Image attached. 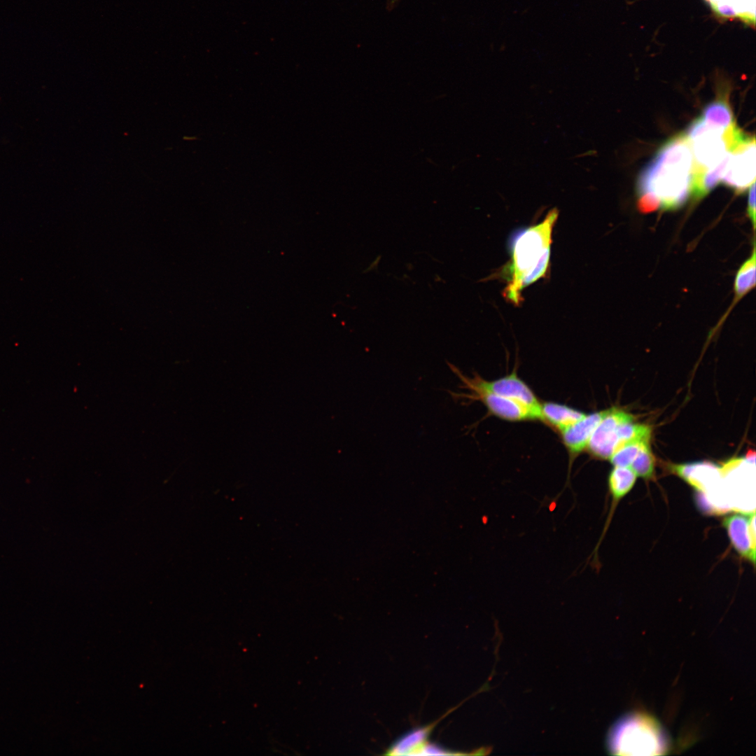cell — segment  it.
Returning <instances> with one entry per match:
<instances>
[{
  "label": "cell",
  "mask_w": 756,
  "mask_h": 756,
  "mask_svg": "<svg viewBox=\"0 0 756 756\" xmlns=\"http://www.w3.org/2000/svg\"><path fill=\"white\" fill-rule=\"evenodd\" d=\"M654 458L650 444H646L640 449L630 468L637 477L649 479L654 477Z\"/></svg>",
  "instance_id": "19"
},
{
  "label": "cell",
  "mask_w": 756,
  "mask_h": 756,
  "mask_svg": "<svg viewBox=\"0 0 756 756\" xmlns=\"http://www.w3.org/2000/svg\"><path fill=\"white\" fill-rule=\"evenodd\" d=\"M729 540L735 550L743 558L755 564V514H734L723 520Z\"/></svg>",
  "instance_id": "9"
},
{
  "label": "cell",
  "mask_w": 756,
  "mask_h": 756,
  "mask_svg": "<svg viewBox=\"0 0 756 756\" xmlns=\"http://www.w3.org/2000/svg\"><path fill=\"white\" fill-rule=\"evenodd\" d=\"M693 156L685 134L666 141L640 172L638 196H654L663 210L682 206L691 196Z\"/></svg>",
  "instance_id": "1"
},
{
  "label": "cell",
  "mask_w": 756,
  "mask_h": 756,
  "mask_svg": "<svg viewBox=\"0 0 756 756\" xmlns=\"http://www.w3.org/2000/svg\"><path fill=\"white\" fill-rule=\"evenodd\" d=\"M608 741L610 750L617 755H659L666 748L658 724L640 714L618 722L612 729Z\"/></svg>",
  "instance_id": "3"
},
{
  "label": "cell",
  "mask_w": 756,
  "mask_h": 756,
  "mask_svg": "<svg viewBox=\"0 0 756 756\" xmlns=\"http://www.w3.org/2000/svg\"><path fill=\"white\" fill-rule=\"evenodd\" d=\"M558 214L552 209L541 223L524 230L514 240L511 260L503 269L507 279L503 297L509 302L519 305L523 289L548 274L552 229Z\"/></svg>",
  "instance_id": "2"
},
{
  "label": "cell",
  "mask_w": 756,
  "mask_h": 756,
  "mask_svg": "<svg viewBox=\"0 0 756 756\" xmlns=\"http://www.w3.org/2000/svg\"><path fill=\"white\" fill-rule=\"evenodd\" d=\"M747 213L752 222L753 229L755 228V183L749 188Z\"/></svg>",
  "instance_id": "20"
},
{
  "label": "cell",
  "mask_w": 756,
  "mask_h": 756,
  "mask_svg": "<svg viewBox=\"0 0 756 756\" xmlns=\"http://www.w3.org/2000/svg\"><path fill=\"white\" fill-rule=\"evenodd\" d=\"M636 475L630 467L614 466L608 476V488L613 504L617 503L633 488Z\"/></svg>",
  "instance_id": "14"
},
{
  "label": "cell",
  "mask_w": 756,
  "mask_h": 756,
  "mask_svg": "<svg viewBox=\"0 0 756 756\" xmlns=\"http://www.w3.org/2000/svg\"><path fill=\"white\" fill-rule=\"evenodd\" d=\"M710 3L712 9L726 8L733 10L736 17L746 23L755 24V0H706Z\"/></svg>",
  "instance_id": "17"
},
{
  "label": "cell",
  "mask_w": 756,
  "mask_h": 756,
  "mask_svg": "<svg viewBox=\"0 0 756 756\" xmlns=\"http://www.w3.org/2000/svg\"><path fill=\"white\" fill-rule=\"evenodd\" d=\"M650 439L638 438L623 444L610 456V461L614 466L630 467L640 449L650 444Z\"/></svg>",
  "instance_id": "18"
},
{
  "label": "cell",
  "mask_w": 756,
  "mask_h": 756,
  "mask_svg": "<svg viewBox=\"0 0 756 756\" xmlns=\"http://www.w3.org/2000/svg\"><path fill=\"white\" fill-rule=\"evenodd\" d=\"M393 1H396V0H393Z\"/></svg>",
  "instance_id": "21"
},
{
  "label": "cell",
  "mask_w": 756,
  "mask_h": 756,
  "mask_svg": "<svg viewBox=\"0 0 756 756\" xmlns=\"http://www.w3.org/2000/svg\"><path fill=\"white\" fill-rule=\"evenodd\" d=\"M670 468L671 471L701 492L710 491L715 487L720 472L718 466L707 462L673 464Z\"/></svg>",
  "instance_id": "11"
},
{
  "label": "cell",
  "mask_w": 756,
  "mask_h": 756,
  "mask_svg": "<svg viewBox=\"0 0 756 756\" xmlns=\"http://www.w3.org/2000/svg\"><path fill=\"white\" fill-rule=\"evenodd\" d=\"M723 132L709 125L701 134L689 139L693 156L692 179L718 164L728 151Z\"/></svg>",
  "instance_id": "7"
},
{
  "label": "cell",
  "mask_w": 756,
  "mask_h": 756,
  "mask_svg": "<svg viewBox=\"0 0 756 756\" xmlns=\"http://www.w3.org/2000/svg\"><path fill=\"white\" fill-rule=\"evenodd\" d=\"M755 136L730 151L732 156L721 179L724 185L741 193L755 183Z\"/></svg>",
  "instance_id": "5"
},
{
  "label": "cell",
  "mask_w": 756,
  "mask_h": 756,
  "mask_svg": "<svg viewBox=\"0 0 756 756\" xmlns=\"http://www.w3.org/2000/svg\"><path fill=\"white\" fill-rule=\"evenodd\" d=\"M634 416L626 412L610 408L594 430L587 449L595 457L609 459L620 447V428L622 424L634 421Z\"/></svg>",
  "instance_id": "6"
},
{
  "label": "cell",
  "mask_w": 756,
  "mask_h": 756,
  "mask_svg": "<svg viewBox=\"0 0 756 756\" xmlns=\"http://www.w3.org/2000/svg\"><path fill=\"white\" fill-rule=\"evenodd\" d=\"M426 729L415 730L402 736L388 750L389 754H420L426 747Z\"/></svg>",
  "instance_id": "16"
},
{
  "label": "cell",
  "mask_w": 756,
  "mask_h": 756,
  "mask_svg": "<svg viewBox=\"0 0 756 756\" xmlns=\"http://www.w3.org/2000/svg\"><path fill=\"white\" fill-rule=\"evenodd\" d=\"M751 256L746 260L738 270L734 281V299L731 309L747 293L755 286V247L753 246Z\"/></svg>",
  "instance_id": "15"
},
{
  "label": "cell",
  "mask_w": 756,
  "mask_h": 756,
  "mask_svg": "<svg viewBox=\"0 0 756 756\" xmlns=\"http://www.w3.org/2000/svg\"><path fill=\"white\" fill-rule=\"evenodd\" d=\"M462 383L461 387L468 389L472 393L459 394L450 391L453 398L480 400L492 414L505 420L517 421L537 419L531 410L513 400L468 383Z\"/></svg>",
  "instance_id": "8"
},
{
  "label": "cell",
  "mask_w": 756,
  "mask_h": 756,
  "mask_svg": "<svg viewBox=\"0 0 756 756\" xmlns=\"http://www.w3.org/2000/svg\"><path fill=\"white\" fill-rule=\"evenodd\" d=\"M447 365L461 382L479 386L513 400L531 410L537 419L542 420L541 404L532 390L518 377L515 372L494 381H486L477 374L472 378L468 377L453 364L447 363Z\"/></svg>",
  "instance_id": "4"
},
{
  "label": "cell",
  "mask_w": 756,
  "mask_h": 756,
  "mask_svg": "<svg viewBox=\"0 0 756 756\" xmlns=\"http://www.w3.org/2000/svg\"><path fill=\"white\" fill-rule=\"evenodd\" d=\"M701 117L710 126L724 131L734 122V115L727 95H721L708 104Z\"/></svg>",
  "instance_id": "13"
},
{
  "label": "cell",
  "mask_w": 756,
  "mask_h": 756,
  "mask_svg": "<svg viewBox=\"0 0 756 756\" xmlns=\"http://www.w3.org/2000/svg\"><path fill=\"white\" fill-rule=\"evenodd\" d=\"M542 417L559 431L574 424L586 415L584 413L565 405L545 402L541 405Z\"/></svg>",
  "instance_id": "12"
},
{
  "label": "cell",
  "mask_w": 756,
  "mask_h": 756,
  "mask_svg": "<svg viewBox=\"0 0 756 756\" xmlns=\"http://www.w3.org/2000/svg\"><path fill=\"white\" fill-rule=\"evenodd\" d=\"M607 412L608 410L586 414L580 421L560 431L572 458L587 448L594 430Z\"/></svg>",
  "instance_id": "10"
}]
</instances>
